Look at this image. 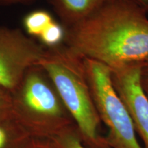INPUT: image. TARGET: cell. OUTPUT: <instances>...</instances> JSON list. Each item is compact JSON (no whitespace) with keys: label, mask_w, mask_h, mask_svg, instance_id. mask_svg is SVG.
Instances as JSON below:
<instances>
[{"label":"cell","mask_w":148,"mask_h":148,"mask_svg":"<svg viewBox=\"0 0 148 148\" xmlns=\"http://www.w3.org/2000/svg\"><path fill=\"white\" fill-rule=\"evenodd\" d=\"M147 11L132 0H109L65 28L64 45L109 68L148 58Z\"/></svg>","instance_id":"cell-1"},{"label":"cell","mask_w":148,"mask_h":148,"mask_svg":"<svg viewBox=\"0 0 148 148\" xmlns=\"http://www.w3.org/2000/svg\"><path fill=\"white\" fill-rule=\"evenodd\" d=\"M39 65L49 77L87 148H110L100 133L101 119L88 84L84 58L66 45L46 48Z\"/></svg>","instance_id":"cell-2"},{"label":"cell","mask_w":148,"mask_h":148,"mask_svg":"<svg viewBox=\"0 0 148 148\" xmlns=\"http://www.w3.org/2000/svg\"><path fill=\"white\" fill-rule=\"evenodd\" d=\"M11 96L12 117L32 137L51 138L75 123L54 85L39 64L27 70Z\"/></svg>","instance_id":"cell-3"},{"label":"cell","mask_w":148,"mask_h":148,"mask_svg":"<svg viewBox=\"0 0 148 148\" xmlns=\"http://www.w3.org/2000/svg\"><path fill=\"white\" fill-rule=\"evenodd\" d=\"M84 65L94 103L101 121L108 128L104 136L110 148H143L136 139L128 112L112 84L108 66L84 58Z\"/></svg>","instance_id":"cell-4"},{"label":"cell","mask_w":148,"mask_h":148,"mask_svg":"<svg viewBox=\"0 0 148 148\" xmlns=\"http://www.w3.org/2000/svg\"><path fill=\"white\" fill-rule=\"evenodd\" d=\"M46 48L18 28L0 26V88L12 92Z\"/></svg>","instance_id":"cell-5"},{"label":"cell","mask_w":148,"mask_h":148,"mask_svg":"<svg viewBox=\"0 0 148 148\" xmlns=\"http://www.w3.org/2000/svg\"><path fill=\"white\" fill-rule=\"evenodd\" d=\"M140 64H126L109 69L114 89L143 142V148H148V99L140 83Z\"/></svg>","instance_id":"cell-6"},{"label":"cell","mask_w":148,"mask_h":148,"mask_svg":"<svg viewBox=\"0 0 148 148\" xmlns=\"http://www.w3.org/2000/svg\"><path fill=\"white\" fill-rule=\"evenodd\" d=\"M64 27L71 26L95 12L109 0H48Z\"/></svg>","instance_id":"cell-7"},{"label":"cell","mask_w":148,"mask_h":148,"mask_svg":"<svg viewBox=\"0 0 148 148\" xmlns=\"http://www.w3.org/2000/svg\"><path fill=\"white\" fill-rule=\"evenodd\" d=\"M32 138L13 117L0 121V148H26Z\"/></svg>","instance_id":"cell-8"},{"label":"cell","mask_w":148,"mask_h":148,"mask_svg":"<svg viewBox=\"0 0 148 148\" xmlns=\"http://www.w3.org/2000/svg\"><path fill=\"white\" fill-rule=\"evenodd\" d=\"M53 21L54 18L49 12L38 9L29 12L24 16L23 25L29 36L38 38Z\"/></svg>","instance_id":"cell-9"},{"label":"cell","mask_w":148,"mask_h":148,"mask_svg":"<svg viewBox=\"0 0 148 148\" xmlns=\"http://www.w3.org/2000/svg\"><path fill=\"white\" fill-rule=\"evenodd\" d=\"M51 139L58 148H87L82 143L75 123L66 127Z\"/></svg>","instance_id":"cell-10"},{"label":"cell","mask_w":148,"mask_h":148,"mask_svg":"<svg viewBox=\"0 0 148 148\" xmlns=\"http://www.w3.org/2000/svg\"><path fill=\"white\" fill-rule=\"evenodd\" d=\"M65 37V28L56 20L42 32L38 38L45 48H53L62 45Z\"/></svg>","instance_id":"cell-11"},{"label":"cell","mask_w":148,"mask_h":148,"mask_svg":"<svg viewBox=\"0 0 148 148\" xmlns=\"http://www.w3.org/2000/svg\"><path fill=\"white\" fill-rule=\"evenodd\" d=\"M12 117L11 93L0 88V121Z\"/></svg>","instance_id":"cell-12"},{"label":"cell","mask_w":148,"mask_h":148,"mask_svg":"<svg viewBox=\"0 0 148 148\" xmlns=\"http://www.w3.org/2000/svg\"><path fill=\"white\" fill-rule=\"evenodd\" d=\"M26 148H58L51 138H32Z\"/></svg>","instance_id":"cell-13"},{"label":"cell","mask_w":148,"mask_h":148,"mask_svg":"<svg viewBox=\"0 0 148 148\" xmlns=\"http://www.w3.org/2000/svg\"><path fill=\"white\" fill-rule=\"evenodd\" d=\"M140 83L148 99V58L140 64Z\"/></svg>","instance_id":"cell-14"},{"label":"cell","mask_w":148,"mask_h":148,"mask_svg":"<svg viewBox=\"0 0 148 148\" xmlns=\"http://www.w3.org/2000/svg\"><path fill=\"white\" fill-rule=\"evenodd\" d=\"M28 1H31V0H0V5L15 4L18 3L27 2Z\"/></svg>","instance_id":"cell-15"},{"label":"cell","mask_w":148,"mask_h":148,"mask_svg":"<svg viewBox=\"0 0 148 148\" xmlns=\"http://www.w3.org/2000/svg\"><path fill=\"white\" fill-rule=\"evenodd\" d=\"M132 1L143 7L148 12V0H132Z\"/></svg>","instance_id":"cell-16"}]
</instances>
